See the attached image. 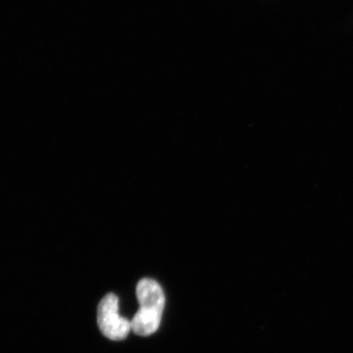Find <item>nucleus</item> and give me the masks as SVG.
I'll return each instance as SVG.
<instances>
[{"mask_svg": "<svg viewBox=\"0 0 353 353\" xmlns=\"http://www.w3.org/2000/svg\"><path fill=\"white\" fill-rule=\"evenodd\" d=\"M139 309L131 321L134 333L141 336L154 334L159 329L165 306L161 285L152 279H143L137 285Z\"/></svg>", "mask_w": 353, "mask_h": 353, "instance_id": "nucleus-1", "label": "nucleus"}, {"mask_svg": "<svg viewBox=\"0 0 353 353\" xmlns=\"http://www.w3.org/2000/svg\"><path fill=\"white\" fill-rule=\"evenodd\" d=\"M97 324L106 338L111 341H122L132 330L131 322L119 313V299L114 294H106L97 308Z\"/></svg>", "mask_w": 353, "mask_h": 353, "instance_id": "nucleus-2", "label": "nucleus"}]
</instances>
